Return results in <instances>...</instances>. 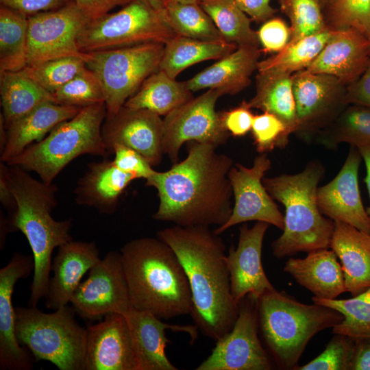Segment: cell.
<instances>
[{
    "label": "cell",
    "mask_w": 370,
    "mask_h": 370,
    "mask_svg": "<svg viewBox=\"0 0 370 370\" xmlns=\"http://www.w3.org/2000/svg\"><path fill=\"white\" fill-rule=\"evenodd\" d=\"M187 156L166 171H156L145 185L156 189L159 206L152 217L183 227L217 225L229 219L233 194L228 174L232 159L217 147L195 141Z\"/></svg>",
    "instance_id": "obj_1"
},
{
    "label": "cell",
    "mask_w": 370,
    "mask_h": 370,
    "mask_svg": "<svg viewBox=\"0 0 370 370\" xmlns=\"http://www.w3.org/2000/svg\"><path fill=\"white\" fill-rule=\"evenodd\" d=\"M179 258L190 285L194 323L215 342L233 328L238 314L227 265L225 244L210 227L174 225L157 232Z\"/></svg>",
    "instance_id": "obj_2"
},
{
    "label": "cell",
    "mask_w": 370,
    "mask_h": 370,
    "mask_svg": "<svg viewBox=\"0 0 370 370\" xmlns=\"http://www.w3.org/2000/svg\"><path fill=\"white\" fill-rule=\"evenodd\" d=\"M132 308L161 319L190 314L192 294L173 249L157 238L132 240L121 249Z\"/></svg>",
    "instance_id": "obj_3"
},
{
    "label": "cell",
    "mask_w": 370,
    "mask_h": 370,
    "mask_svg": "<svg viewBox=\"0 0 370 370\" xmlns=\"http://www.w3.org/2000/svg\"><path fill=\"white\" fill-rule=\"evenodd\" d=\"M5 173L16 203L7 219L8 230L22 232L31 247L34 269L29 306H36L47 292L54 249L73 240L71 220L56 221L51 215L58 204L54 184L36 180L16 165L6 164Z\"/></svg>",
    "instance_id": "obj_4"
},
{
    "label": "cell",
    "mask_w": 370,
    "mask_h": 370,
    "mask_svg": "<svg viewBox=\"0 0 370 370\" xmlns=\"http://www.w3.org/2000/svg\"><path fill=\"white\" fill-rule=\"evenodd\" d=\"M323 175V164L313 160L296 174L262 179L272 198L285 208L283 233L271 243L277 258L330 247L334 221L321 213L317 201Z\"/></svg>",
    "instance_id": "obj_5"
},
{
    "label": "cell",
    "mask_w": 370,
    "mask_h": 370,
    "mask_svg": "<svg viewBox=\"0 0 370 370\" xmlns=\"http://www.w3.org/2000/svg\"><path fill=\"white\" fill-rule=\"evenodd\" d=\"M257 303L259 330L272 360L281 369H295L309 341L343 319L333 308L299 302L275 288L264 293Z\"/></svg>",
    "instance_id": "obj_6"
},
{
    "label": "cell",
    "mask_w": 370,
    "mask_h": 370,
    "mask_svg": "<svg viewBox=\"0 0 370 370\" xmlns=\"http://www.w3.org/2000/svg\"><path fill=\"white\" fill-rule=\"evenodd\" d=\"M106 115L104 102L84 107L74 117L53 128L42 140L29 145L5 163L35 172L40 180L52 184L66 166L78 156H108L101 136Z\"/></svg>",
    "instance_id": "obj_7"
},
{
    "label": "cell",
    "mask_w": 370,
    "mask_h": 370,
    "mask_svg": "<svg viewBox=\"0 0 370 370\" xmlns=\"http://www.w3.org/2000/svg\"><path fill=\"white\" fill-rule=\"evenodd\" d=\"M16 335L34 358L60 370H84L87 330L67 305L46 313L36 306L16 307Z\"/></svg>",
    "instance_id": "obj_8"
},
{
    "label": "cell",
    "mask_w": 370,
    "mask_h": 370,
    "mask_svg": "<svg viewBox=\"0 0 370 370\" xmlns=\"http://www.w3.org/2000/svg\"><path fill=\"white\" fill-rule=\"evenodd\" d=\"M164 44L148 42L137 45L84 53L86 66L102 86L106 118L114 116L140 87L159 70Z\"/></svg>",
    "instance_id": "obj_9"
},
{
    "label": "cell",
    "mask_w": 370,
    "mask_h": 370,
    "mask_svg": "<svg viewBox=\"0 0 370 370\" xmlns=\"http://www.w3.org/2000/svg\"><path fill=\"white\" fill-rule=\"evenodd\" d=\"M176 34L147 0H132L116 12L89 22L77 38L83 52L148 42L165 44Z\"/></svg>",
    "instance_id": "obj_10"
},
{
    "label": "cell",
    "mask_w": 370,
    "mask_h": 370,
    "mask_svg": "<svg viewBox=\"0 0 370 370\" xmlns=\"http://www.w3.org/2000/svg\"><path fill=\"white\" fill-rule=\"evenodd\" d=\"M258 298L248 294L238 302L232 329L216 341L211 354L196 370H270L274 367L259 338Z\"/></svg>",
    "instance_id": "obj_11"
},
{
    "label": "cell",
    "mask_w": 370,
    "mask_h": 370,
    "mask_svg": "<svg viewBox=\"0 0 370 370\" xmlns=\"http://www.w3.org/2000/svg\"><path fill=\"white\" fill-rule=\"evenodd\" d=\"M222 95L219 90L208 89L164 116L162 149L173 164L178 162L184 143L195 141L218 147L227 141L230 134L215 110L217 101Z\"/></svg>",
    "instance_id": "obj_12"
},
{
    "label": "cell",
    "mask_w": 370,
    "mask_h": 370,
    "mask_svg": "<svg viewBox=\"0 0 370 370\" xmlns=\"http://www.w3.org/2000/svg\"><path fill=\"white\" fill-rule=\"evenodd\" d=\"M90 19L69 0L56 10L28 16L27 65L85 53L77 45V38Z\"/></svg>",
    "instance_id": "obj_13"
},
{
    "label": "cell",
    "mask_w": 370,
    "mask_h": 370,
    "mask_svg": "<svg viewBox=\"0 0 370 370\" xmlns=\"http://www.w3.org/2000/svg\"><path fill=\"white\" fill-rule=\"evenodd\" d=\"M296 107L295 134L306 142L312 141L347 106V86L336 77L305 70L293 75Z\"/></svg>",
    "instance_id": "obj_14"
},
{
    "label": "cell",
    "mask_w": 370,
    "mask_h": 370,
    "mask_svg": "<svg viewBox=\"0 0 370 370\" xmlns=\"http://www.w3.org/2000/svg\"><path fill=\"white\" fill-rule=\"evenodd\" d=\"M271 167L267 153L257 156L251 167L239 163L232 166L228 174L234 199L232 212L225 223L213 230L217 234L251 221L265 222L283 230L284 216L262 182Z\"/></svg>",
    "instance_id": "obj_15"
},
{
    "label": "cell",
    "mask_w": 370,
    "mask_h": 370,
    "mask_svg": "<svg viewBox=\"0 0 370 370\" xmlns=\"http://www.w3.org/2000/svg\"><path fill=\"white\" fill-rule=\"evenodd\" d=\"M71 303L79 315L90 320L110 313L125 315L131 309L121 252L109 251L89 270Z\"/></svg>",
    "instance_id": "obj_16"
},
{
    "label": "cell",
    "mask_w": 370,
    "mask_h": 370,
    "mask_svg": "<svg viewBox=\"0 0 370 370\" xmlns=\"http://www.w3.org/2000/svg\"><path fill=\"white\" fill-rule=\"evenodd\" d=\"M163 119L144 109L123 106L114 116L105 118L101 136L108 152L116 144L124 145L140 153L152 166L162 159Z\"/></svg>",
    "instance_id": "obj_17"
},
{
    "label": "cell",
    "mask_w": 370,
    "mask_h": 370,
    "mask_svg": "<svg viewBox=\"0 0 370 370\" xmlns=\"http://www.w3.org/2000/svg\"><path fill=\"white\" fill-rule=\"evenodd\" d=\"M358 149L350 146L346 160L336 176L318 187L317 201L321 213L334 221H341L370 234V217L365 208L358 187L361 161Z\"/></svg>",
    "instance_id": "obj_18"
},
{
    "label": "cell",
    "mask_w": 370,
    "mask_h": 370,
    "mask_svg": "<svg viewBox=\"0 0 370 370\" xmlns=\"http://www.w3.org/2000/svg\"><path fill=\"white\" fill-rule=\"evenodd\" d=\"M269 225L262 221H256L251 227L242 224L238 245L236 248L232 246L227 255L231 293L238 304L248 294L258 298L266 291L275 289L262 263V243Z\"/></svg>",
    "instance_id": "obj_19"
},
{
    "label": "cell",
    "mask_w": 370,
    "mask_h": 370,
    "mask_svg": "<svg viewBox=\"0 0 370 370\" xmlns=\"http://www.w3.org/2000/svg\"><path fill=\"white\" fill-rule=\"evenodd\" d=\"M87 330L84 370H137L124 314L110 313Z\"/></svg>",
    "instance_id": "obj_20"
},
{
    "label": "cell",
    "mask_w": 370,
    "mask_h": 370,
    "mask_svg": "<svg viewBox=\"0 0 370 370\" xmlns=\"http://www.w3.org/2000/svg\"><path fill=\"white\" fill-rule=\"evenodd\" d=\"M34 258L14 253L0 269V369L30 370L33 360L16 335V311L12 293L16 282L34 271Z\"/></svg>",
    "instance_id": "obj_21"
},
{
    "label": "cell",
    "mask_w": 370,
    "mask_h": 370,
    "mask_svg": "<svg viewBox=\"0 0 370 370\" xmlns=\"http://www.w3.org/2000/svg\"><path fill=\"white\" fill-rule=\"evenodd\" d=\"M132 342L137 370H177L169 360L165 348L169 339L166 330L185 332L192 343L197 338L196 325H171L155 314L132 308L125 314Z\"/></svg>",
    "instance_id": "obj_22"
},
{
    "label": "cell",
    "mask_w": 370,
    "mask_h": 370,
    "mask_svg": "<svg viewBox=\"0 0 370 370\" xmlns=\"http://www.w3.org/2000/svg\"><path fill=\"white\" fill-rule=\"evenodd\" d=\"M370 60V40L352 29L336 30L305 71L336 77L345 86L356 82Z\"/></svg>",
    "instance_id": "obj_23"
},
{
    "label": "cell",
    "mask_w": 370,
    "mask_h": 370,
    "mask_svg": "<svg viewBox=\"0 0 370 370\" xmlns=\"http://www.w3.org/2000/svg\"><path fill=\"white\" fill-rule=\"evenodd\" d=\"M95 243L71 241L58 247L51 264L45 306L57 310L71 303L82 277L100 260Z\"/></svg>",
    "instance_id": "obj_24"
},
{
    "label": "cell",
    "mask_w": 370,
    "mask_h": 370,
    "mask_svg": "<svg viewBox=\"0 0 370 370\" xmlns=\"http://www.w3.org/2000/svg\"><path fill=\"white\" fill-rule=\"evenodd\" d=\"M261 50L259 47L242 46L192 78L184 82L191 92L205 88L223 95H236L249 86L257 70Z\"/></svg>",
    "instance_id": "obj_25"
},
{
    "label": "cell",
    "mask_w": 370,
    "mask_h": 370,
    "mask_svg": "<svg viewBox=\"0 0 370 370\" xmlns=\"http://www.w3.org/2000/svg\"><path fill=\"white\" fill-rule=\"evenodd\" d=\"M134 177L118 169L106 158L91 162L74 190L75 202L110 214L116 210L119 199Z\"/></svg>",
    "instance_id": "obj_26"
},
{
    "label": "cell",
    "mask_w": 370,
    "mask_h": 370,
    "mask_svg": "<svg viewBox=\"0 0 370 370\" xmlns=\"http://www.w3.org/2000/svg\"><path fill=\"white\" fill-rule=\"evenodd\" d=\"M330 247L339 258L347 292L358 295L370 287V234L334 221Z\"/></svg>",
    "instance_id": "obj_27"
},
{
    "label": "cell",
    "mask_w": 370,
    "mask_h": 370,
    "mask_svg": "<svg viewBox=\"0 0 370 370\" xmlns=\"http://www.w3.org/2000/svg\"><path fill=\"white\" fill-rule=\"evenodd\" d=\"M284 271L318 298L334 299L347 292L341 265L328 248L310 251L304 258H289Z\"/></svg>",
    "instance_id": "obj_28"
},
{
    "label": "cell",
    "mask_w": 370,
    "mask_h": 370,
    "mask_svg": "<svg viewBox=\"0 0 370 370\" xmlns=\"http://www.w3.org/2000/svg\"><path fill=\"white\" fill-rule=\"evenodd\" d=\"M82 108L53 101L40 104L7 129V141L1 153V161L6 162L29 145L40 142L60 123L74 117Z\"/></svg>",
    "instance_id": "obj_29"
},
{
    "label": "cell",
    "mask_w": 370,
    "mask_h": 370,
    "mask_svg": "<svg viewBox=\"0 0 370 370\" xmlns=\"http://www.w3.org/2000/svg\"><path fill=\"white\" fill-rule=\"evenodd\" d=\"M251 108L276 116L291 134L297 128L296 107L293 75L275 72H258L256 94L247 101Z\"/></svg>",
    "instance_id": "obj_30"
},
{
    "label": "cell",
    "mask_w": 370,
    "mask_h": 370,
    "mask_svg": "<svg viewBox=\"0 0 370 370\" xmlns=\"http://www.w3.org/2000/svg\"><path fill=\"white\" fill-rule=\"evenodd\" d=\"M0 95L2 117L6 130L40 104L53 101L45 90L23 70L0 73Z\"/></svg>",
    "instance_id": "obj_31"
},
{
    "label": "cell",
    "mask_w": 370,
    "mask_h": 370,
    "mask_svg": "<svg viewBox=\"0 0 370 370\" xmlns=\"http://www.w3.org/2000/svg\"><path fill=\"white\" fill-rule=\"evenodd\" d=\"M193 98L184 82H179L159 69L143 82L123 106L147 110L165 116Z\"/></svg>",
    "instance_id": "obj_32"
},
{
    "label": "cell",
    "mask_w": 370,
    "mask_h": 370,
    "mask_svg": "<svg viewBox=\"0 0 370 370\" xmlns=\"http://www.w3.org/2000/svg\"><path fill=\"white\" fill-rule=\"evenodd\" d=\"M238 48L227 41H204L176 35L164 44L159 69L175 77L195 64L219 60Z\"/></svg>",
    "instance_id": "obj_33"
},
{
    "label": "cell",
    "mask_w": 370,
    "mask_h": 370,
    "mask_svg": "<svg viewBox=\"0 0 370 370\" xmlns=\"http://www.w3.org/2000/svg\"><path fill=\"white\" fill-rule=\"evenodd\" d=\"M315 140L332 149L344 143L357 148L370 145V108L348 104Z\"/></svg>",
    "instance_id": "obj_34"
},
{
    "label": "cell",
    "mask_w": 370,
    "mask_h": 370,
    "mask_svg": "<svg viewBox=\"0 0 370 370\" xmlns=\"http://www.w3.org/2000/svg\"><path fill=\"white\" fill-rule=\"evenodd\" d=\"M335 31L326 29L288 45L258 64V72L287 75L305 70L314 60Z\"/></svg>",
    "instance_id": "obj_35"
},
{
    "label": "cell",
    "mask_w": 370,
    "mask_h": 370,
    "mask_svg": "<svg viewBox=\"0 0 370 370\" xmlns=\"http://www.w3.org/2000/svg\"><path fill=\"white\" fill-rule=\"evenodd\" d=\"M28 16L0 6V73L18 71L27 65Z\"/></svg>",
    "instance_id": "obj_36"
},
{
    "label": "cell",
    "mask_w": 370,
    "mask_h": 370,
    "mask_svg": "<svg viewBox=\"0 0 370 370\" xmlns=\"http://www.w3.org/2000/svg\"><path fill=\"white\" fill-rule=\"evenodd\" d=\"M199 3L225 41L238 47H259L258 32L251 28V19L235 0H201Z\"/></svg>",
    "instance_id": "obj_37"
},
{
    "label": "cell",
    "mask_w": 370,
    "mask_h": 370,
    "mask_svg": "<svg viewBox=\"0 0 370 370\" xmlns=\"http://www.w3.org/2000/svg\"><path fill=\"white\" fill-rule=\"evenodd\" d=\"M161 14L176 35L204 41L225 40L199 2L169 1Z\"/></svg>",
    "instance_id": "obj_38"
},
{
    "label": "cell",
    "mask_w": 370,
    "mask_h": 370,
    "mask_svg": "<svg viewBox=\"0 0 370 370\" xmlns=\"http://www.w3.org/2000/svg\"><path fill=\"white\" fill-rule=\"evenodd\" d=\"M314 303L333 308L343 319L332 328L334 334L353 338L370 337V287L346 299H328L312 297Z\"/></svg>",
    "instance_id": "obj_39"
},
{
    "label": "cell",
    "mask_w": 370,
    "mask_h": 370,
    "mask_svg": "<svg viewBox=\"0 0 370 370\" xmlns=\"http://www.w3.org/2000/svg\"><path fill=\"white\" fill-rule=\"evenodd\" d=\"M322 10L328 28H352L370 36V0H328Z\"/></svg>",
    "instance_id": "obj_40"
},
{
    "label": "cell",
    "mask_w": 370,
    "mask_h": 370,
    "mask_svg": "<svg viewBox=\"0 0 370 370\" xmlns=\"http://www.w3.org/2000/svg\"><path fill=\"white\" fill-rule=\"evenodd\" d=\"M86 67L84 58L64 57L29 65L23 70L28 77L53 95Z\"/></svg>",
    "instance_id": "obj_41"
},
{
    "label": "cell",
    "mask_w": 370,
    "mask_h": 370,
    "mask_svg": "<svg viewBox=\"0 0 370 370\" xmlns=\"http://www.w3.org/2000/svg\"><path fill=\"white\" fill-rule=\"evenodd\" d=\"M279 3L282 12L291 24L288 43L329 29L319 0H279Z\"/></svg>",
    "instance_id": "obj_42"
},
{
    "label": "cell",
    "mask_w": 370,
    "mask_h": 370,
    "mask_svg": "<svg viewBox=\"0 0 370 370\" xmlns=\"http://www.w3.org/2000/svg\"><path fill=\"white\" fill-rule=\"evenodd\" d=\"M52 95L58 104L81 108L105 103L100 82L87 66Z\"/></svg>",
    "instance_id": "obj_43"
},
{
    "label": "cell",
    "mask_w": 370,
    "mask_h": 370,
    "mask_svg": "<svg viewBox=\"0 0 370 370\" xmlns=\"http://www.w3.org/2000/svg\"><path fill=\"white\" fill-rule=\"evenodd\" d=\"M334 334L321 354L295 369L350 370L355 338L342 334Z\"/></svg>",
    "instance_id": "obj_44"
},
{
    "label": "cell",
    "mask_w": 370,
    "mask_h": 370,
    "mask_svg": "<svg viewBox=\"0 0 370 370\" xmlns=\"http://www.w3.org/2000/svg\"><path fill=\"white\" fill-rule=\"evenodd\" d=\"M251 131L259 153H267L275 147H285L291 134L280 119L269 112L254 115Z\"/></svg>",
    "instance_id": "obj_45"
},
{
    "label": "cell",
    "mask_w": 370,
    "mask_h": 370,
    "mask_svg": "<svg viewBox=\"0 0 370 370\" xmlns=\"http://www.w3.org/2000/svg\"><path fill=\"white\" fill-rule=\"evenodd\" d=\"M111 153H114L112 162L114 165L123 172L133 175L136 180H146L155 172L150 163L131 147L116 144Z\"/></svg>",
    "instance_id": "obj_46"
},
{
    "label": "cell",
    "mask_w": 370,
    "mask_h": 370,
    "mask_svg": "<svg viewBox=\"0 0 370 370\" xmlns=\"http://www.w3.org/2000/svg\"><path fill=\"white\" fill-rule=\"evenodd\" d=\"M260 44L266 52L278 53L289 42L291 28L280 18H271L257 32Z\"/></svg>",
    "instance_id": "obj_47"
},
{
    "label": "cell",
    "mask_w": 370,
    "mask_h": 370,
    "mask_svg": "<svg viewBox=\"0 0 370 370\" xmlns=\"http://www.w3.org/2000/svg\"><path fill=\"white\" fill-rule=\"evenodd\" d=\"M251 109L247 101H243L239 106L219 113L222 125L230 135L242 137L251 131L254 117Z\"/></svg>",
    "instance_id": "obj_48"
},
{
    "label": "cell",
    "mask_w": 370,
    "mask_h": 370,
    "mask_svg": "<svg viewBox=\"0 0 370 370\" xmlns=\"http://www.w3.org/2000/svg\"><path fill=\"white\" fill-rule=\"evenodd\" d=\"M69 0H0L1 5L14 10L27 16L58 9Z\"/></svg>",
    "instance_id": "obj_49"
},
{
    "label": "cell",
    "mask_w": 370,
    "mask_h": 370,
    "mask_svg": "<svg viewBox=\"0 0 370 370\" xmlns=\"http://www.w3.org/2000/svg\"><path fill=\"white\" fill-rule=\"evenodd\" d=\"M345 101L347 105L360 104L370 108V60L360 77L347 86Z\"/></svg>",
    "instance_id": "obj_50"
},
{
    "label": "cell",
    "mask_w": 370,
    "mask_h": 370,
    "mask_svg": "<svg viewBox=\"0 0 370 370\" xmlns=\"http://www.w3.org/2000/svg\"><path fill=\"white\" fill-rule=\"evenodd\" d=\"M132 0H74L90 21L108 14L116 7H123Z\"/></svg>",
    "instance_id": "obj_51"
},
{
    "label": "cell",
    "mask_w": 370,
    "mask_h": 370,
    "mask_svg": "<svg viewBox=\"0 0 370 370\" xmlns=\"http://www.w3.org/2000/svg\"><path fill=\"white\" fill-rule=\"evenodd\" d=\"M238 6L254 21L265 22L273 18L276 10L270 5L271 0H235Z\"/></svg>",
    "instance_id": "obj_52"
},
{
    "label": "cell",
    "mask_w": 370,
    "mask_h": 370,
    "mask_svg": "<svg viewBox=\"0 0 370 370\" xmlns=\"http://www.w3.org/2000/svg\"><path fill=\"white\" fill-rule=\"evenodd\" d=\"M350 370H370V337L355 338Z\"/></svg>",
    "instance_id": "obj_53"
},
{
    "label": "cell",
    "mask_w": 370,
    "mask_h": 370,
    "mask_svg": "<svg viewBox=\"0 0 370 370\" xmlns=\"http://www.w3.org/2000/svg\"><path fill=\"white\" fill-rule=\"evenodd\" d=\"M5 162L0 164V201L3 206L12 212L16 208V199L5 173Z\"/></svg>",
    "instance_id": "obj_54"
},
{
    "label": "cell",
    "mask_w": 370,
    "mask_h": 370,
    "mask_svg": "<svg viewBox=\"0 0 370 370\" xmlns=\"http://www.w3.org/2000/svg\"><path fill=\"white\" fill-rule=\"evenodd\" d=\"M358 149L366 166L367 175L364 181L367 184L370 201V145H365L360 147ZM366 210L369 217H370V203L369 207Z\"/></svg>",
    "instance_id": "obj_55"
},
{
    "label": "cell",
    "mask_w": 370,
    "mask_h": 370,
    "mask_svg": "<svg viewBox=\"0 0 370 370\" xmlns=\"http://www.w3.org/2000/svg\"><path fill=\"white\" fill-rule=\"evenodd\" d=\"M149 4L157 11L159 12H162L164 10L166 3L167 0H147Z\"/></svg>",
    "instance_id": "obj_56"
},
{
    "label": "cell",
    "mask_w": 370,
    "mask_h": 370,
    "mask_svg": "<svg viewBox=\"0 0 370 370\" xmlns=\"http://www.w3.org/2000/svg\"><path fill=\"white\" fill-rule=\"evenodd\" d=\"M201 0H167V2L176 1V2H183V3H194V2H199Z\"/></svg>",
    "instance_id": "obj_57"
},
{
    "label": "cell",
    "mask_w": 370,
    "mask_h": 370,
    "mask_svg": "<svg viewBox=\"0 0 370 370\" xmlns=\"http://www.w3.org/2000/svg\"><path fill=\"white\" fill-rule=\"evenodd\" d=\"M319 1L320 2V4H321L322 8H323V7L324 6V5L325 4V3H326V1L328 0H319Z\"/></svg>",
    "instance_id": "obj_58"
},
{
    "label": "cell",
    "mask_w": 370,
    "mask_h": 370,
    "mask_svg": "<svg viewBox=\"0 0 370 370\" xmlns=\"http://www.w3.org/2000/svg\"><path fill=\"white\" fill-rule=\"evenodd\" d=\"M369 40H370V36L369 37Z\"/></svg>",
    "instance_id": "obj_59"
}]
</instances>
